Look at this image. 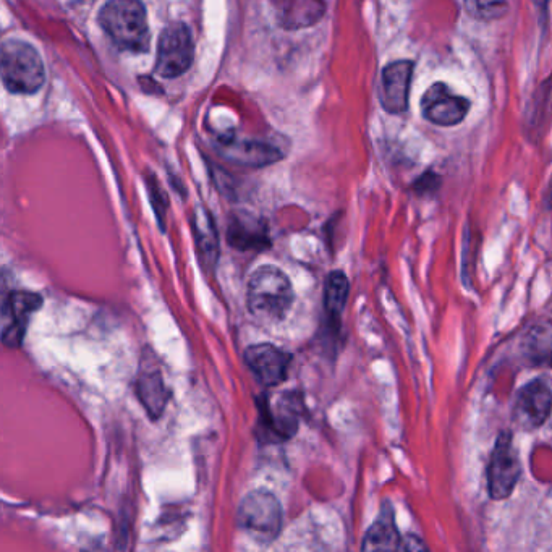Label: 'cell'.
Returning <instances> with one entry per match:
<instances>
[{
    "label": "cell",
    "mask_w": 552,
    "mask_h": 552,
    "mask_svg": "<svg viewBox=\"0 0 552 552\" xmlns=\"http://www.w3.org/2000/svg\"><path fill=\"white\" fill-rule=\"evenodd\" d=\"M277 17L282 28L298 30L315 25L326 13V4L323 2H310V0H298V2H281L277 4Z\"/></svg>",
    "instance_id": "2e32d148"
},
{
    "label": "cell",
    "mask_w": 552,
    "mask_h": 552,
    "mask_svg": "<svg viewBox=\"0 0 552 552\" xmlns=\"http://www.w3.org/2000/svg\"><path fill=\"white\" fill-rule=\"evenodd\" d=\"M284 512L277 497L264 489H256L243 497L238 509V525L261 543L276 540L282 530Z\"/></svg>",
    "instance_id": "277c9868"
},
{
    "label": "cell",
    "mask_w": 552,
    "mask_h": 552,
    "mask_svg": "<svg viewBox=\"0 0 552 552\" xmlns=\"http://www.w3.org/2000/svg\"><path fill=\"white\" fill-rule=\"evenodd\" d=\"M552 91V80L544 81L540 86V91L536 90L535 96L528 104L527 128L528 132H541L546 114H548L549 96Z\"/></svg>",
    "instance_id": "ffe728a7"
},
{
    "label": "cell",
    "mask_w": 552,
    "mask_h": 552,
    "mask_svg": "<svg viewBox=\"0 0 552 552\" xmlns=\"http://www.w3.org/2000/svg\"><path fill=\"white\" fill-rule=\"evenodd\" d=\"M136 394L140 397L141 404L146 408L149 417L158 420L169 400V392L159 370L153 368V370L141 371L136 381Z\"/></svg>",
    "instance_id": "9a60e30c"
},
{
    "label": "cell",
    "mask_w": 552,
    "mask_h": 552,
    "mask_svg": "<svg viewBox=\"0 0 552 552\" xmlns=\"http://www.w3.org/2000/svg\"><path fill=\"white\" fill-rule=\"evenodd\" d=\"M400 552H429V549L417 535H407L400 544Z\"/></svg>",
    "instance_id": "cb8c5ba5"
},
{
    "label": "cell",
    "mask_w": 552,
    "mask_h": 552,
    "mask_svg": "<svg viewBox=\"0 0 552 552\" xmlns=\"http://www.w3.org/2000/svg\"><path fill=\"white\" fill-rule=\"evenodd\" d=\"M472 109V101L455 94L444 81H434L420 99L423 119L436 127L451 128L462 124Z\"/></svg>",
    "instance_id": "8992f818"
},
{
    "label": "cell",
    "mask_w": 552,
    "mask_h": 552,
    "mask_svg": "<svg viewBox=\"0 0 552 552\" xmlns=\"http://www.w3.org/2000/svg\"><path fill=\"white\" fill-rule=\"evenodd\" d=\"M548 200H549L548 204L552 208V182H551V190H549Z\"/></svg>",
    "instance_id": "d4e9b609"
},
{
    "label": "cell",
    "mask_w": 552,
    "mask_h": 552,
    "mask_svg": "<svg viewBox=\"0 0 552 552\" xmlns=\"http://www.w3.org/2000/svg\"><path fill=\"white\" fill-rule=\"evenodd\" d=\"M463 9L468 17L476 22L491 23L501 20L510 12L509 2H480V0H468L463 4Z\"/></svg>",
    "instance_id": "44dd1931"
},
{
    "label": "cell",
    "mask_w": 552,
    "mask_h": 552,
    "mask_svg": "<svg viewBox=\"0 0 552 552\" xmlns=\"http://www.w3.org/2000/svg\"><path fill=\"white\" fill-rule=\"evenodd\" d=\"M43 298L38 293L15 290L4 298L2 305V340L7 347H20L33 313L41 308Z\"/></svg>",
    "instance_id": "30bf717a"
},
{
    "label": "cell",
    "mask_w": 552,
    "mask_h": 552,
    "mask_svg": "<svg viewBox=\"0 0 552 552\" xmlns=\"http://www.w3.org/2000/svg\"><path fill=\"white\" fill-rule=\"evenodd\" d=\"M475 243L472 232H465L462 247V281L465 287L472 284L473 271H475Z\"/></svg>",
    "instance_id": "7402d4cb"
},
{
    "label": "cell",
    "mask_w": 552,
    "mask_h": 552,
    "mask_svg": "<svg viewBox=\"0 0 552 552\" xmlns=\"http://www.w3.org/2000/svg\"><path fill=\"white\" fill-rule=\"evenodd\" d=\"M441 177L433 170H428L425 174L418 177L413 183V190L420 196L434 195L441 187Z\"/></svg>",
    "instance_id": "603a6c76"
},
{
    "label": "cell",
    "mask_w": 552,
    "mask_h": 552,
    "mask_svg": "<svg viewBox=\"0 0 552 552\" xmlns=\"http://www.w3.org/2000/svg\"><path fill=\"white\" fill-rule=\"evenodd\" d=\"M522 475L519 455L515 451L514 438L509 431L499 434L488 467V491L494 501H504L514 493Z\"/></svg>",
    "instance_id": "52a82bcc"
},
{
    "label": "cell",
    "mask_w": 552,
    "mask_h": 552,
    "mask_svg": "<svg viewBox=\"0 0 552 552\" xmlns=\"http://www.w3.org/2000/svg\"><path fill=\"white\" fill-rule=\"evenodd\" d=\"M415 62L408 59L394 60L381 72L379 102L387 114L402 115L410 107Z\"/></svg>",
    "instance_id": "9c48e42d"
},
{
    "label": "cell",
    "mask_w": 552,
    "mask_h": 552,
    "mask_svg": "<svg viewBox=\"0 0 552 552\" xmlns=\"http://www.w3.org/2000/svg\"><path fill=\"white\" fill-rule=\"evenodd\" d=\"M551 410L552 381L549 378H538L520 389L515 399L512 417L520 429L533 431L544 425V421L551 415Z\"/></svg>",
    "instance_id": "ba28073f"
},
{
    "label": "cell",
    "mask_w": 552,
    "mask_h": 552,
    "mask_svg": "<svg viewBox=\"0 0 552 552\" xmlns=\"http://www.w3.org/2000/svg\"><path fill=\"white\" fill-rule=\"evenodd\" d=\"M264 237L266 235L261 234L258 224L255 221H247V217L230 222L227 238H229L230 245H234L235 248H240V250L260 248L261 240Z\"/></svg>",
    "instance_id": "d6986e66"
},
{
    "label": "cell",
    "mask_w": 552,
    "mask_h": 552,
    "mask_svg": "<svg viewBox=\"0 0 552 552\" xmlns=\"http://www.w3.org/2000/svg\"><path fill=\"white\" fill-rule=\"evenodd\" d=\"M99 25L120 51L145 54L149 51V28L145 5L136 0H112L99 12Z\"/></svg>",
    "instance_id": "6da1fadb"
},
{
    "label": "cell",
    "mask_w": 552,
    "mask_h": 552,
    "mask_svg": "<svg viewBox=\"0 0 552 552\" xmlns=\"http://www.w3.org/2000/svg\"><path fill=\"white\" fill-rule=\"evenodd\" d=\"M303 412L302 397L298 394H284L276 407L263 410L261 415V436L269 442H281L292 438L300 426V413Z\"/></svg>",
    "instance_id": "8fae6325"
},
{
    "label": "cell",
    "mask_w": 552,
    "mask_h": 552,
    "mask_svg": "<svg viewBox=\"0 0 552 552\" xmlns=\"http://www.w3.org/2000/svg\"><path fill=\"white\" fill-rule=\"evenodd\" d=\"M217 148L222 158L234 162L237 166L264 167L282 159V151L264 141L221 138Z\"/></svg>",
    "instance_id": "4fadbf2b"
},
{
    "label": "cell",
    "mask_w": 552,
    "mask_h": 552,
    "mask_svg": "<svg viewBox=\"0 0 552 552\" xmlns=\"http://www.w3.org/2000/svg\"><path fill=\"white\" fill-rule=\"evenodd\" d=\"M349 293V277L342 271H332L327 276L326 287H324V310L332 324L339 326L340 318L349 300Z\"/></svg>",
    "instance_id": "e0dca14e"
},
{
    "label": "cell",
    "mask_w": 552,
    "mask_h": 552,
    "mask_svg": "<svg viewBox=\"0 0 552 552\" xmlns=\"http://www.w3.org/2000/svg\"><path fill=\"white\" fill-rule=\"evenodd\" d=\"M290 360L289 353L272 344L251 345L245 352V361L251 373L263 386L268 387L284 383L289 374Z\"/></svg>",
    "instance_id": "7c38bea8"
},
{
    "label": "cell",
    "mask_w": 552,
    "mask_h": 552,
    "mask_svg": "<svg viewBox=\"0 0 552 552\" xmlns=\"http://www.w3.org/2000/svg\"><path fill=\"white\" fill-rule=\"evenodd\" d=\"M195 57L192 31L185 23L167 25L159 36L156 73L161 78H177L192 67Z\"/></svg>",
    "instance_id": "5b68a950"
},
{
    "label": "cell",
    "mask_w": 552,
    "mask_h": 552,
    "mask_svg": "<svg viewBox=\"0 0 552 552\" xmlns=\"http://www.w3.org/2000/svg\"><path fill=\"white\" fill-rule=\"evenodd\" d=\"M0 73L13 94H33L44 85L46 68L36 47L22 39H9L0 51Z\"/></svg>",
    "instance_id": "3957f363"
},
{
    "label": "cell",
    "mask_w": 552,
    "mask_h": 552,
    "mask_svg": "<svg viewBox=\"0 0 552 552\" xmlns=\"http://www.w3.org/2000/svg\"><path fill=\"white\" fill-rule=\"evenodd\" d=\"M193 229H195L196 245L203 260L216 263L217 253H219L216 229H214L213 219L204 209H200L193 217Z\"/></svg>",
    "instance_id": "ac0fdd59"
},
{
    "label": "cell",
    "mask_w": 552,
    "mask_h": 552,
    "mask_svg": "<svg viewBox=\"0 0 552 552\" xmlns=\"http://www.w3.org/2000/svg\"><path fill=\"white\" fill-rule=\"evenodd\" d=\"M248 310L258 321L279 323L293 303L290 279L282 269L266 264L256 269L248 281Z\"/></svg>",
    "instance_id": "7a4b0ae2"
},
{
    "label": "cell",
    "mask_w": 552,
    "mask_h": 552,
    "mask_svg": "<svg viewBox=\"0 0 552 552\" xmlns=\"http://www.w3.org/2000/svg\"><path fill=\"white\" fill-rule=\"evenodd\" d=\"M399 531L395 528L394 512L389 504H384L378 520L366 531L361 552H399Z\"/></svg>",
    "instance_id": "5bb4252c"
}]
</instances>
